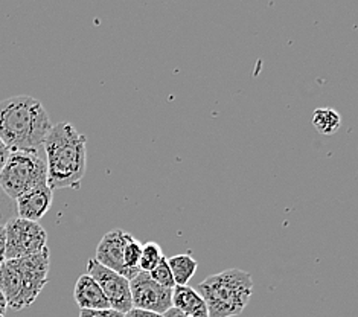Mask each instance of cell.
Instances as JSON below:
<instances>
[{
    "mask_svg": "<svg viewBox=\"0 0 358 317\" xmlns=\"http://www.w3.org/2000/svg\"><path fill=\"white\" fill-rule=\"evenodd\" d=\"M6 260H19L36 255L48 246L46 229L36 221L13 218L5 225Z\"/></svg>",
    "mask_w": 358,
    "mask_h": 317,
    "instance_id": "obj_6",
    "label": "cell"
},
{
    "mask_svg": "<svg viewBox=\"0 0 358 317\" xmlns=\"http://www.w3.org/2000/svg\"><path fill=\"white\" fill-rule=\"evenodd\" d=\"M50 267L49 248L19 260H6L0 265V290L8 308L19 311L31 307L48 284Z\"/></svg>",
    "mask_w": 358,
    "mask_h": 317,
    "instance_id": "obj_3",
    "label": "cell"
},
{
    "mask_svg": "<svg viewBox=\"0 0 358 317\" xmlns=\"http://www.w3.org/2000/svg\"><path fill=\"white\" fill-rule=\"evenodd\" d=\"M195 290L206 302L209 317H235L250 301L253 279L241 269H229L208 276Z\"/></svg>",
    "mask_w": 358,
    "mask_h": 317,
    "instance_id": "obj_4",
    "label": "cell"
},
{
    "mask_svg": "<svg viewBox=\"0 0 358 317\" xmlns=\"http://www.w3.org/2000/svg\"><path fill=\"white\" fill-rule=\"evenodd\" d=\"M0 317H5V316H0Z\"/></svg>",
    "mask_w": 358,
    "mask_h": 317,
    "instance_id": "obj_25",
    "label": "cell"
},
{
    "mask_svg": "<svg viewBox=\"0 0 358 317\" xmlns=\"http://www.w3.org/2000/svg\"><path fill=\"white\" fill-rule=\"evenodd\" d=\"M40 185H48V167L43 150L11 151L0 173V190L11 200H15Z\"/></svg>",
    "mask_w": 358,
    "mask_h": 317,
    "instance_id": "obj_5",
    "label": "cell"
},
{
    "mask_svg": "<svg viewBox=\"0 0 358 317\" xmlns=\"http://www.w3.org/2000/svg\"><path fill=\"white\" fill-rule=\"evenodd\" d=\"M141 253H142V244L138 239H131V241L125 246L124 248V264L127 269L141 272L139 270V261H141Z\"/></svg>",
    "mask_w": 358,
    "mask_h": 317,
    "instance_id": "obj_17",
    "label": "cell"
},
{
    "mask_svg": "<svg viewBox=\"0 0 358 317\" xmlns=\"http://www.w3.org/2000/svg\"><path fill=\"white\" fill-rule=\"evenodd\" d=\"M162 258H164V251H162V247L157 243L148 241L147 244H142L139 270L150 273L160 262Z\"/></svg>",
    "mask_w": 358,
    "mask_h": 317,
    "instance_id": "obj_15",
    "label": "cell"
},
{
    "mask_svg": "<svg viewBox=\"0 0 358 317\" xmlns=\"http://www.w3.org/2000/svg\"><path fill=\"white\" fill-rule=\"evenodd\" d=\"M80 317H124V314L108 308V310H81Z\"/></svg>",
    "mask_w": 358,
    "mask_h": 317,
    "instance_id": "obj_19",
    "label": "cell"
},
{
    "mask_svg": "<svg viewBox=\"0 0 358 317\" xmlns=\"http://www.w3.org/2000/svg\"><path fill=\"white\" fill-rule=\"evenodd\" d=\"M87 138L69 122L52 125L43 143L50 190H80L87 165Z\"/></svg>",
    "mask_w": 358,
    "mask_h": 317,
    "instance_id": "obj_1",
    "label": "cell"
},
{
    "mask_svg": "<svg viewBox=\"0 0 358 317\" xmlns=\"http://www.w3.org/2000/svg\"><path fill=\"white\" fill-rule=\"evenodd\" d=\"M17 218L36 221L43 218L52 206L54 191L48 185H40L15 199Z\"/></svg>",
    "mask_w": 358,
    "mask_h": 317,
    "instance_id": "obj_10",
    "label": "cell"
},
{
    "mask_svg": "<svg viewBox=\"0 0 358 317\" xmlns=\"http://www.w3.org/2000/svg\"><path fill=\"white\" fill-rule=\"evenodd\" d=\"M313 125L319 133L331 136L340 130L342 127V116L337 110L331 107L315 108L313 113Z\"/></svg>",
    "mask_w": 358,
    "mask_h": 317,
    "instance_id": "obj_14",
    "label": "cell"
},
{
    "mask_svg": "<svg viewBox=\"0 0 358 317\" xmlns=\"http://www.w3.org/2000/svg\"><path fill=\"white\" fill-rule=\"evenodd\" d=\"M52 125L37 98L19 95L0 101V139L11 151H41Z\"/></svg>",
    "mask_w": 358,
    "mask_h": 317,
    "instance_id": "obj_2",
    "label": "cell"
},
{
    "mask_svg": "<svg viewBox=\"0 0 358 317\" xmlns=\"http://www.w3.org/2000/svg\"><path fill=\"white\" fill-rule=\"evenodd\" d=\"M6 261V234L5 226H0V265Z\"/></svg>",
    "mask_w": 358,
    "mask_h": 317,
    "instance_id": "obj_20",
    "label": "cell"
},
{
    "mask_svg": "<svg viewBox=\"0 0 358 317\" xmlns=\"http://www.w3.org/2000/svg\"><path fill=\"white\" fill-rule=\"evenodd\" d=\"M133 308L164 314L173 307V288H165L151 279L147 272H139L130 281Z\"/></svg>",
    "mask_w": 358,
    "mask_h": 317,
    "instance_id": "obj_8",
    "label": "cell"
},
{
    "mask_svg": "<svg viewBox=\"0 0 358 317\" xmlns=\"http://www.w3.org/2000/svg\"><path fill=\"white\" fill-rule=\"evenodd\" d=\"M87 275H90L98 282V286L101 287L102 293L106 295L112 310H116L122 314L131 310L133 304L129 279L104 267V265H101L93 258L87 262Z\"/></svg>",
    "mask_w": 358,
    "mask_h": 317,
    "instance_id": "obj_7",
    "label": "cell"
},
{
    "mask_svg": "<svg viewBox=\"0 0 358 317\" xmlns=\"http://www.w3.org/2000/svg\"><path fill=\"white\" fill-rule=\"evenodd\" d=\"M173 307L191 317H209L206 302L197 290L189 286H176L173 288Z\"/></svg>",
    "mask_w": 358,
    "mask_h": 317,
    "instance_id": "obj_12",
    "label": "cell"
},
{
    "mask_svg": "<svg viewBox=\"0 0 358 317\" xmlns=\"http://www.w3.org/2000/svg\"><path fill=\"white\" fill-rule=\"evenodd\" d=\"M17 217L15 202L11 200L2 190H0V226H5L8 221Z\"/></svg>",
    "mask_w": 358,
    "mask_h": 317,
    "instance_id": "obj_18",
    "label": "cell"
},
{
    "mask_svg": "<svg viewBox=\"0 0 358 317\" xmlns=\"http://www.w3.org/2000/svg\"><path fill=\"white\" fill-rule=\"evenodd\" d=\"M75 302L81 310H108L110 304L102 293L98 282L90 275H81L76 281L73 290Z\"/></svg>",
    "mask_w": 358,
    "mask_h": 317,
    "instance_id": "obj_11",
    "label": "cell"
},
{
    "mask_svg": "<svg viewBox=\"0 0 358 317\" xmlns=\"http://www.w3.org/2000/svg\"><path fill=\"white\" fill-rule=\"evenodd\" d=\"M124 317H162V316L156 314V313H151V311L139 310V308H131L130 311H127L124 314Z\"/></svg>",
    "mask_w": 358,
    "mask_h": 317,
    "instance_id": "obj_21",
    "label": "cell"
},
{
    "mask_svg": "<svg viewBox=\"0 0 358 317\" xmlns=\"http://www.w3.org/2000/svg\"><path fill=\"white\" fill-rule=\"evenodd\" d=\"M10 154H11V150L6 147L5 142L2 139H0V173H2V169H3L5 164H6L8 157H10Z\"/></svg>",
    "mask_w": 358,
    "mask_h": 317,
    "instance_id": "obj_22",
    "label": "cell"
},
{
    "mask_svg": "<svg viewBox=\"0 0 358 317\" xmlns=\"http://www.w3.org/2000/svg\"><path fill=\"white\" fill-rule=\"evenodd\" d=\"M134 237L122 229H113L107 232L99 241L96 247L95 260L104 267L113 270L119 275L131 281L139 272H134L125 267L124 264V248L129 244Z\"/></svg>",
    "mask_w": 358,
    "mask_h": 317,
    "instance_id": "obj_9",
    "label": "cell"
},
{
    "mask_svg": "<svg viewBox=\"0 0 358 317\" xmlns=\"http://www.w3.org/2000/svg\"><path fill=\"white\" fill-rule=\"evenodd\" d=\"M148 275L151 276L152 281L157 282V284L162 286V287H165V288H174L176 287L174 276L171 273V269H169L168 260L165 258V256L160 260V262L156 265V267L148 273Z\"/></svg>",
    "mask_w": 358,
    "mask_h": 317,
    "instance_id": "obj_16",
    "label": "cell"
},
{
    "mask_svg": "<svg viewBox=\"0 0 358 317\" xmlns=\"http://www.w3.org/2000/svg\"><path fill=\"white\" fill-rule=\"evenodd\" d=\"M162 317H191V316H187V314L182 313L180 310H177V308L171 307V308H169V310H168L166 313L162 314Z\"/></svg>",
    "mask_w": 358,
    "mask_h": 317,
    "instance_id": "obj_23",
    "label": "cell"
},
{
    "mask_svg": "<svg viewBox=\"0 0 358 317\" xmlns=\"http://www.w3.org/2000/svg\"><path fill=\"white\" fill-rule=\"evenodd\" d=\"M168 265L171 269L176 286H187L192 279L195 272L199 269V262L191 255H176L168 260Z\"/></svg>",
    "mask_w": 358,
    "mask_h": 317,
    "instance_id": "obj_13",
    "label": "cell"
},
{
    "mask_svg": "<svg viewBox=\"0 0 358 317\" xmlns=\"http://www.w3.org/2000/svg\"><path fill=\"white\" fill-rule=\"evenodd\" d=\"M6 310H8V304H6V299H5V295H3V291H2V290H0V316H5Z\"/></svg>",
    "mask_w": 358,
    "mask_h": 317,
    "instance_id": "obj_24",
    "label": "cell"
}]
</instances>
